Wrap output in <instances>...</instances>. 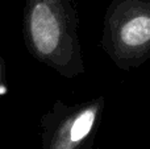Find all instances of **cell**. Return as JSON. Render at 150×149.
I'll use <instances>...</instances> for the list:
<instances>
[{
    "label": "cell",
    "mask_w": 150,
    "mask_h": 149,
    "mask_svg": "<svg viewBox=\"0 0 150 149\" xmlns=\"http://www.w3.org/2000/svg\"><path fill=\"white\" fill-rule=\"evenodd\" d=\"M100 46L121 70L144 65L150 58V0H112Z\"/></svg>",
    "instance_id": "cell-2"
},
{
    "label": "cell",
    "mask_w": 150,
    "mask_h": 149,
    "mask_svg": "<svg viewBox=\"0 0 150 149\" xmlns=\"http://www.w3.org/2000/svg\"><path fill=\"white\" fill-rule=\"evenodd\" d=\"M103 110V96L71 106L55 102L41 119L42 149H91Z\"/></svg>",
    "instance_id": "cell-3"
},
{
    "label": "cell",
    "mask_w": 150,
    "mask_h": 149,
    "mask_svg": "<svg viewBox=\"0 0 150 149\" xmlns=\"http://www.w3.org/2000/svg\"><path fill=\"white\" fill-rule=\"evenodd\" d=\"M23 34L29 53L62 77L86 71L75 0H26Z\"/></svg>",
    "instance_id": "cell-1"
},
{
    "label": "cell",
    "mask_w": 150,
    "mask_h": 149,
    "mask_svg": "<svg viewBox=\"0 0 150 149\" xmlns=\"http://www.w3.org/2000/svg\"><path fill=\"white\" fill-rule=\"evenodd\" d=\"M7 92V84H5V63L0 57V96L5 95Z\"/></svg>",
    "instance_id": "cell-4"
}]
</instances>
